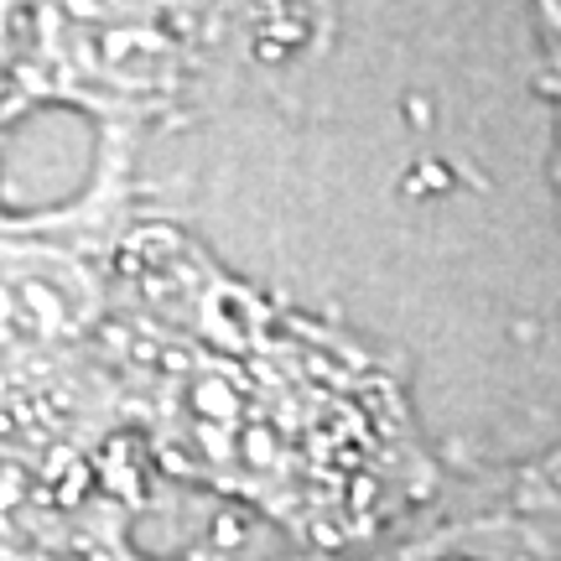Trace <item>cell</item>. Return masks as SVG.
I'll return each instance as SVG.
<instances>
[{
  "instance_id": "obj_2",
  "label": "cell",
  "mask_w": 561,
  "mask_h": 561,
  "mask_svg": "<svg viewBox=\"0 0 561 561\" xmlns=\"http://www.w3.org/2000/svg\"><path fill=\"white\" fill-rule=\"evenodd\" d=\"M130 130H100L94 187L53 219L0 208V458L110 432Z\"/></svg>"
},
{
  "instance_id": "obj_1",
  "label": "cell",
  "mask_w": 561,
  "mask_h": 561,
  "mask_svg": "<svg viewBox=\"0 0 561 561\" xmlns=\"http://www.w3.org/2000/svg\"><path fill=\"white\" fill-rule=\"evenodd\" d=\"M110 432H146L307 546L354 551L442 489L401 380L339 328L229 276L172 224H125Z\"/></svg>"
},
{
  "instance_id": "obj_5",
  "label": "cell",
  "mask_w": 561,
  "mask_h": 561,
  "mask_svg": "<svg viewBox=\"0 0 561 561\" xmlns=\"http://www.w3.org/2000/svg\"><path fill=\"white\" fill-rule=\"evenodd\" d=\"M541 42H546V94H551V121H557L551 167H557V198H561V5L541 11Z\"/></svg>"
},
{
  "instance_id": "obj_3",
  "label": "cell",
  "mask_w": 561,
  "mask_h": 561,
  "mask_svg": "<svg viewBox=\"0 0 561 561\" xmlns=\"http://www.w3.org/2000/svg\"><path fill=\"white\" fill-rule=\"evenodd\" d=\"M312 561H561V447L473 479H442L416 515L369 546Z\"/></svg>"
},
{
  "instance_id": "obj_4",
  "label": "cell",
  "mask_w": 561,
  "mask_h": 561,
  "mask_svg": "<svg viewBox=\"0 0 561 561\" xmlns=\"http://www.w3.org/2000/svg\"><path fill=\"white\" fill-rule=\"evenodd\" d=\"M0 561H167L140 551L121 494L0 489Z\"/></svg>"
}]
</instances>
